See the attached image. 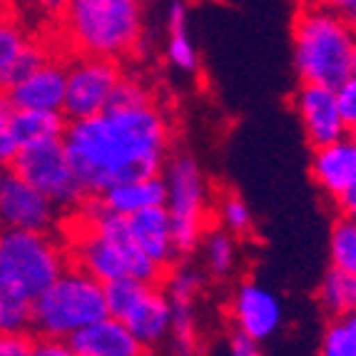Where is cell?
Listing matches in <instances>:
<instances>
[{
  "label": "cell",
  "mask_w": 356,
  "mask_h": 356,
  "mask_svg": "<svg viewBox=\"0 0 356 356\" xmlns=\"http://www.w3.org/2000/svg\"><path fill=\"white\" fill-rule=\"evenodd\" d=\"M63 147L88 197H97L125 179L160 175L170 160L172 122L143 80L122 75L107 110L67 120Z\"/></svg>",
  "instance_id": "6da1fadb"
},
{
  "label": "cell",
  "mask_w": 356,
  "mask_h": 356,
  "mask_svg": "<svg viewBox=\"0 0 356 356\" xmlns=\"http://www.w3.org/2000/svg\"><path fill=\"white\" fill-rule=\"evenodd\" d=\"M67 232L70 234L63 242L70 264L80 267L102 284L125 277L147 284H162L165 280V269L157 267L135 244L127 217L105 209L97 202V197H88L72 212Z\"/></svg>",
  "instance_id": "7a4b0ae2"
},
{
  "label": "cell",
  "mask_w": 356,
  "mask_h": 356,
  "mask_svg": "<svg viewBox=\"0 0 356 356\" xmlns=\"http://www.w3.org/2000/svg\"><path fill=\"white\" fill-rule=\"evenodd\" d=\"M60 35L72 55H97L122 63L143 42V0H70Z\"/></svg>",
  "instance_id": "3957f363"
},
{
  "label": "cell",
  "mask_w": 356,
  "mask_h": 356,
  "mask_svg": "<svg viewBox=\"0 0 356 356\" xmlns=\"http://www.w3.org/2000/svg\"><path fill=\"white\" fill-rule=\"evenodd\" d=\"M356 33L344 13L314 3L299 6L291 25L294 70L302 83L337 88L351 75Z\"/></svg>",
  "instance_id": "277c9868"
},
{
  "label": "cell",
  "mask_w": 356,
  "mask_h": 356,
  "mask_svg": "<svg viewBox=\"0 0 356 356\" xmlns=\"http://www.w3.org/2000/svg\"><path fill=\"white\" fill-rule=\"evenodd\" d=\"M107 316L105 284L75 264H67L60 277L33 302L30 332L38 339H67L92 321Z\"/></svg>",
  "instance_id": "5b68a950"
},
{
  "label": "cell",
  "mask_w": 356,
  "mask_h": 356,
  "mask_svg": "<svg viewBox=\"0 0 356 356\" xmlns=\"http://www.w3.org/2000/svg\"><path fill=\"white\" fill-rule=\"evenodd\" d=\"M165 179V209L172 222L177 257L200 250L204 232L212 225V190L200 162L190 154H175L162 170Z\"/></svg>",
  "instance_id": "8992f818"
},
{
  "label": "cell",
  "mask_w": 356,
  "mask_h": 356,
  "mask_svg": "<svg viewBox=\"0 0 356 356\" xmlns=\"http://www.w3.org/2000/svg\"><path fill=\"white\" fill-rule=\"evenodd\" d=\"M67 264L65 242L53 232L3 229L0 234V267L33 299L48 289Z\"/></svg>",
  "instance_id": "52a82bcc"
},
{
  "label": "cell",
  "mask_w": 356,
  "mask_h": 356,
  "mask_svg": "<svg viewBox=\"0 0 356 356\" xmlns=\"http://www.w3.org/2000/svg\"><path fill=\"white\" fill-rule=\"evenodd\" d=\"M13 167L63 212H75L88 200V192L72 170L63 140L18 149Z\"/></svg>",
  "instance_id": "ba28073f"
},
{
  "label": "cell",
  "mask_w": 356,
  "mask_h": 356,
  "mask_svg": "<svg viewBox=\"0 0 356 356\" xmlns=\"http://www.w3.org/2000/svg\"><path fill=\"white\" fill-rule=\"evenodd\" d=\"M122 75L125 72L118 60L97 58V55H72V60L67 63L63 115L67 120L100 115L113 102Z\"/></svg>",
  "instance_id": "9c48e42d"
},
{
  "label": "cell",
  "mask_w": 356,
  "mask_h": 356,
  "mask_svg": "<svg viewBox=\"0 0 356 356\" xmlns=\"http://www.w3.org/2000/svg\"><path fill=\"white\" fill-rule=\"evenodd\" d=\"M63 209L50 202L38 187L28 182L13 165L0 167V225L3 229L55 232Z\"/></svg>",
  "instance_id": "30bf717a"
},
{
  "label": "cell",
  "mask_w": 356,
  "mask_h": 356,
  "mask_svg": "<svg viewBox=\"0 0 356 356\" xmlns=\"http://www.w3.org/2000/svg\"><path fill=\"white\" fill-rule=\"evenodd\" d=\"M229 321L234 334L252 339V341H267L280 332L284 324V304L259 282H242L232 291L229 299Z\"/></svg>",
  "instance_id": "8fae6325"
},
{
  "label": "cell",
  "mask_w": 356,
  "mask_h": 356,
  "mask_svg": "<svg viewBox=\"0 0 356 356\" xmlns=\"http://www.w3.org/2000/svg\"><path fill=\"white\" fill-rule=\"evenodd\" d=\"M291 105H294V113H297L312 147L337 143V140L349 135V127H346L344 118L339 113L334 88L302 83L294 97H291Z\"/></svg>",
  "instance_id": "7c38bea8"
},
{
  "label": "cell",
  "mask_w": 356,
  "mask_h": 356,
  "mask_svg": "<svg viewBox=\"0 0 356 356\" xmlns=\"http://www.w3.org/2000/svg\"><path fill=\"white\" fill-rule=\"evenodd\" d=\"M67 63L58 55H50L45 63L30 70L3 92L13 110H48L63 113L65 102Z\"/></svg>",
  "instance_id": "4fadbf2b"
},
{
  "label": "cell",
  "mask_w": 356,
  "mask_h": 356,
  "mask_svg": "<svg viewBox=\"0 0 356 356\" xmlns=\"http://www.w3.org/2000/svg\"><path fill=\"white\" fill-rule=\"evenodd\" d=\"M172 302L162 284L145 286V291L132 302V307L120 316V321L135 334V339L149 354L172 337Z\"/></svg>",
  "instance_id": "5bb4252c"
},
{
  "label": "cell",
  "mask_w": 356,
  "mask_h": 356,
  "mask_svg": "<svg viewBox=\"0 0 356 356\" xmlns=\"http://www.w3.org/2000/svg\"><path fill=\"white\" fill-rule=\"evenodd\" d=\"M48 58V45L33 40L28 28L13 13L0 15V92H6L15 80L35 70Z\"/></svg>",
  "instance_id": "9a60e30c"
},
{
  "label": "cell",
  "mask_w": 356,
  "mask_h": 356,
  "mask_svg": "<svg viewBox=\"0 0 356 356\" xmlns=\"http://www.w3.org/2000/svg\"><path fill=\"white\" fill-rule=\"evenodd\" d=\"M312 179L332 202H339L356 182V145L349 135L337 143L314 147L312 154Z\"/></svg>",
  "instance_id": "2e32d148"
},
{
  "label": "cell",
  "mask_w": 356,
  "mask_h": 356,
  "mask_svg": "<svg viewBox=\"0 0 356 356\" xmlns=\"http://www.w3.org/2000/svg\"><path fill=\"white\" fill-rule=\"evenodd\" d=\"M127 227H130V234L137 247L160 269L167 272V269L175 267L179 261L177 250H175L172 222H170V214H167L165 204L130 214L127 217Z\"/></svg>",
  "instance_id": "e0dca14e"
},
{
  "label": "cell",
  "mask_w": 356,
  "mask_h": 356,
  "mask_svg": "<svg viewBox=\"0 0 356 356\" xmlns=\"http://www.w3.org/2000/svg\"><path fill=\"white\" fill-rule=\"evenodd\" d=\"M83 356H149L135 334L115 316H102L67 339Z\"/></svg>",
  "instance_id": "ac0fdd59"
},
{
  "label": "cell",
  "mask_w": 356,
  "mask_h": 356,
  "mask_svg": "<svg viewBox=\"0 0 356 356\" xmlns=\"http://www.w3.org/2000/svg\"><path fill=\"white\" fill-rule=\"evenodd\" d=\"M97 202L120 217H130L143 209L160 207L165 204V179H162V172L149 175V177L125 179V182L113 184L102 195H97Z\"/></svg>",
  "instance_id": "d6986e66"
},
{
  "label": "cell",
  "mask_w": 356,
  "mask_h": 356,
  "mask_svg": "<svg viewBox=\"0 0 356 356\" xmlns=\"http://www.w3.org/2000/svg\"><path fill=\"white\" fill-rule=\"evenodd\" d=\"M67 118L48 110H10V135L18 149L63 140Z\"/></svg>",
  "instance_id": "ffe728a7"
},
{
  "label": "cell",
  "mask_w": 356,
  "mask_h": 356,
  "mask_svg": "<svg viewBox=\"0 0 356 356\" xmlns=\"http://www.w3.org/2000/svg\"><path fill=\"white\" fill-rule=\"evenodd\" d=\"M167 60L179 72H195L200 67V55L190 33V15L182 0H172L167 8Z\"/></svg>",
  "instance_id": "44dd1931"
},
{
  "label": "cell",
  "mask_w": 356,
  "mask_h": 356,
  "mask_svg": "<svg viewBox=\"0 0 356 356\" xmlns=\"http://www.w3.org/2000/svg\"><path fill=\"white\" fill-rule=\"evenodd\" d=\"M202 257H204V272L214 280H227L234 274L239 264V252H237V237H232L229 232L222 229L217 225H209L204 232L202 242Z\"/></svg>",
  "instance_id": "7402d4cb"
},
{
  "label": "cell",
  "mask_w": 356,
  "mask_h": 356,
  "mask_svg": "<svg viewBox=\"0 0 356 356\" xmlns=\"http://www.w3.org/2000/svg\"><path fill=\"white\" fill-rule=\"evenodd\" d=\"M33 302L28 291L0 267V334L3 332H30Z\"/></svg>",
  "instance_id": "603a6c76"
},
{
  "label": "cell",
  "mask_w": 356,
  "mask_h": 356,
  "mask_svg": "<svg viewBox=\"0 0 356 356\" xmlns=\"http://www.w3.org/2000/svg\"><path fill=\"white\" fill-rule=\"evenodd\" d=\"M212 222L237 239L250 237L254 229V217H252L250 204L244 202L237 192H225L217 197V202L212 207Z\"/></svg>",
  "instance_id": "cb8c5ba5"
},
{
  "label": "cell",
  "mask_w": 356,
  "mask_h": 356,
  "mask_svg": "<svg viewBox=\"0 0 356 356\" xmlns=\"http://www.w3.org/2000/svg\"><path fill=\"white\" fill-rule=\"evenodd\" d=\"M316 299L319 307L332 316H339L356 307V289H354V277L339 272V269H329L321 280L319 289H316Z\"/></svg>",
  "instance_id": "d4e9b609"
},
{
  "label": "cell",
  "mask_w": 356,
  "mask_h": 356,
  "mask_svg": "<svg viewBox=\"0 0 356 356\" xmlns=\"http://www.w3.org/2000/svg\"><path fill=\"white\" fill-rule=\"evenodd\" d=\"M316 356H356V307L329 319Z\"/></svg>",
  "instance_id": "484cf974"
},
{
  "label": "cell",
  "mask_w": 356,
  "mask_h": 356,
  "mask_svg": "<svg viewBox=\"0 0 356 356\" xmlns=\"http://www.w3.org/2000/svg\"><path fill=\"white\" fill-rule=\"evenodd\" d=\"M329 257L334 269L356 280V220L339 217L334 222L329 237Z\"/></svg>",
  "instance_id": "4316f807"
},
{
  "label": "cell",
  "mask_w": 356,
  "mask_h": 356,
  "mask_svg": "<svg viewBox=\"0 0 356 356\" xmlns=\"http://www.w3.org/2000/svg\"><path fill=\"white\" fill-rule=\"evenodd\" d=\"M10 110L6 95L0 92V167L13 165L15 154H18V145L10 135Z\"/></svg>",
  "instance_id": "83f0119b"
},
{
  "label": "cell",
  "mask_w": 356,
  "mask_h": 356,
  "mask_svg": "<svg viewBox=\"0 0 356 356\" xmlns=\"http://www.w3.org/2000/svg\"><path fill=\"white\" fill-rule=\"evenodd\" d=\"M38 337L33 332H3L0 334V356H33Z\"/></svg>",
  "instance_id": "f1b7e54d"
},
{
  "label": "cell",
  "mask_w": 356,
  "mask_h": 356,
  "mask_svg": "<svg viewBox=\"0 0 356 356\" xmlns=\"http://www.w3.org/2000/svg\"><path fill=\"white\" fill-rule=\"evenodd\" d=\"M337 92V102H339V113L344 118L346 127L356 125V75H349L344 83H339L334 88Z\"/></svg>",
  "instance_id": "f546056e"
},
{
  "label": "cell",
  "mask_w": 356,
  "mask_h": 356,
  "mask_svg": "<svg viewBox=\"0 0 356 356\" xmlns=\"http://www.w3.org/2000/svg\"><path fill=\"white\" fill-rule=\"evenodd\" d=\"M33 356H83L70 341L63 339H38Z\"/></svg>",
  "instance_id": "4dcf8cb0"
},
{
  "label": "cell",
  "mask_w": 356,
  "mask_h": 356,
  "mask_svg": "<svg viewBox=\"0 0 356 356\" xmlns=\"http://www.w3.org/2000/svg\"><path fill=\"white\" fill-rule=\"evenodd\" d=\"M30 3H33V8L40 13L42 18H48L50 23H60L70 0H30Z\"/></svg>",
  "instance_id": "1f68e13d"
},
{
  "label": "cell",
  "mask_w": 356,
  "mask_h": 356,
  "mask_svg": "<svg viewBox=\"0 0 356 356\" xmlns=\"http://www.w3.org/2000/svg\"><path fill=\"white\" fill-rule=\"evenodd\" d=\"M229 356H267V354L261 351L259 341H252V339L242 337V334H232Z\"/></svg>",
  "instance_id": "d6a6232c"
},
{
  "label": "cell",
  "mask_w": 356,
  "mask_h": 356,
  "mask_svg": "<svg viewBox=\"0 0 356 356\" xmlns=\"http://www.w3.org/2000/svg\"><path fill=\"white\" fill-rule=\"evenodd\" d=\"M339 212H341V217H349V220H356V182L354 187H351L349 192H346L341 200H339Z\"/></svg>",
  "instance_id": "836d02e7"
},
{
  "label": "cell",
  "mask_w": 356,
  "mask_h": 356,
  "mask_svg": "<svg viewBox=\"0 0 356 356\" xmlns=\"http://www.w3.org/2000/svg\"><path fill=\"white\" fill-rule=\"evenodd\" d=\"M321 6H327V8H332V10H337V13H344L346 15V10H349L351 6H354L356 0H319Z\"/></svg>",
  "instance_id": "e575fe53"
},
{
  "label": "cell",
  "mask_w": 356,
  "mask_h": 356,
  "mask_svg": "<svg viewBox=\"0 0 356 356\" xmlns=\"http://www.w3.org/2000/svg\"><path fill=\"white\" fill-rule=\"evenodd\" d=\"M346 20H349L351 28H354V33H356V3L349 8V10H346Z\"/></svg>",
  "instance_id": "d590c367"
},
{
  "label": "cell",
  "mask_w": 356,
  "mask_h": 356,
  "mask_svg": "<svg viewBox=\"0 0 356 356\" xmlns=\"http://www.w3.org/2000/svg\"><path fill=\"white\" fill-rule=\"evenodd\" d=\"M13 13V0H0V15Z\"/></svg>",
  "instance_id": "8d00e7d4"
},
{
  "label": "cell",
  "mask_w": 356,
  "mask_h": 356,
  "mask_svg": "<svg viewBox=\"0 0 356 356\" xmlns=\"http://www.w3.org/2000/svg\"><path fill=\"white\" fill-rule=\"evenodd\" d=\"M351 75H356V42H354V50H351Z\"/></svg>",
  "instance_id": "74e56055"
},
{
  "label": "cell",
  "mask_w": 356,
  "mask_h": 356,
  "mask_svg": "<svg viewBox=\"0 0 356 356\" xmlns=\"http://www.w3.org/2000/svg\"><path fill=\"white\" fill-rule=\"evenodd\" d=\"M314 3H319V0H297V6H314Z\"/></svg>",
  "instance_id": "f35d334b"
},
{
  "label": "cell",
  "mask_w": 356,
  "mask_h": 356,
  "mask_svg": "<svg viewBox=\"0 0 356 356\" xmlns=\"http://www.w3.org/2000/svg\"><path fill=\"white\" fill-rule=\"evenodd\" d=\"M349 140L356 145V125H354V127H349Z\"/></svg>",
  "instance_id": "ab89813d"
},
{
  "label": "cell",
  "mask_w": 356,
  "mask_h": 356,
  "mask_svg": "<svg viewBox=\"0 0 356 356\" xmlns=\"http://www.w3.org/2000/svg\"><path fill=\"white\" fill-rule=\"evenodd\" d=\"M0 234H3V225H0Z\"/></svg>",
  "instance_id": "60d3db41"
},
{
  "label": "cell",
  "mask_w": 356,
  "mask_h": 356,
  "mask_svg": "<svg viewBox=\"0 0 356 356\" xmlns=\"http://www.w3.org/2000/svg\"><path fill=\"white\" fill-rule=\"evenodd\" d=\"M354 289H356V280H354Z\"/></svg>",
  "instance_id": "b9f144b4"
},
{
  "label": "cell",
  "mask_w": 356,
  "mask_h": 356,
  "mask_svg": "<svg viewBox=\"0 0 356 356\" xmlns=\"http://www.w3.org/2000/svg\"><path fill=\"white\" fill-rule=\"evenodd\" d=\"M13 3H15V0H13Z\"/></svg>",
  "instance_id": "7bdbcfd3"
}]
</instances>
